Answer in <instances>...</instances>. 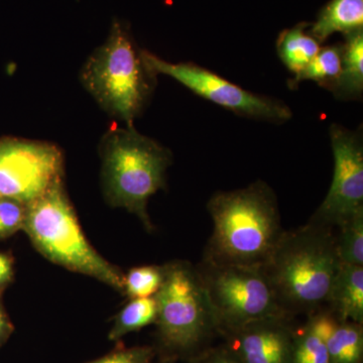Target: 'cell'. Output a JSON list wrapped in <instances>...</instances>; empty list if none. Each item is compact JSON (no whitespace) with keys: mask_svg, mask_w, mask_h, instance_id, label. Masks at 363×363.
<instances>
[{"mask_svg":"<svg viewBox=\"0 0 363 363\" xmlns=\"http://www.w3.org/2000/svg\"><path fill=\"white\" fill-rule=\"evenodd\" d=\"M26 212L25 203L0 197V238H9L23 229Z\"/></svg>","mask_w":363,"mask_h":363,"instance_id":"7402d4cb","label":"cell"},{"mask_svg":"<svg viewBox=\"0 0 363 363\" xmlns=\"http://www.w3.org/2000/svg\"><path fill=\"white\" fill-rule=\"evenodd\" d=\"M23 230L35 247L54 264L85 274L123 292L124 274L87 240L63 180L26 204Z\"/></svg>","mask_w":363,"mask_h":363,"instance_id":"277c9868","label":"cell"},{"mask_svg":"<svg viewBox=\"0 0 363 363\" xmlns=\"http://www.w3.org/2000/svg\"><path fill=\"white\" fill-rule=\"evenodd\" d=\"M156 78L143 63L128 28L114 18L108 38L86 61L81 81L107 113L133 126Z\"/></svg>","mask_w":363,"mask_h":363,"instance_id":"5b68a950","label":"cell"},{"mask_svg":"<svg viewBox=\"0 0 363 363\" xmlns=\"http://www.w3.org/2000/svg\"><path fill=\"white\" fill-rule=\"evenodd\" d=\"M306 23L284 30L279 35L277 50L279 59L291 73L298 75L320 51V43L306 32Z\"/></svg>","mask_w":363,"mask_h":363,"instance_id":"2e32d148","label":"cell"},{"mask_svg":"<svg viewBox=\"0 0 363 363\" xmlns=\"http://www.w3.org/2000/svg\"><path fill=\"white\" fill-rule=\"evenodd\" d=\"M336 247L342 264L363 267V212L337 226Z\"/></svg>","mask_w":363,"mask_h":363,"instance_id":"ffe728a7","label":"cell"},{"mask_svg":"<svg viewBox=\"0 0 363 363\" xmlns=\"http://www.w3.org/2000/svg\"><path fill=\"white\" fill-rule=\"evenodd\" d=\"M337 320L328 308L308 316L304 326L296 332L292 363H329L326 339Z\"/></svg>","mask_w":363,"mask_h":363,"instance_id":"4fadbf2b","label":"cell"},{"mask_svg":"<svg viewBox=\"0 0 363 363\" xmlns=\"http://www.w3.org/2000/svg\"><path fill=\"white\" fill-rule=\"evenodd\" d=\"M13 259L6 253L0 252V293L13 281Z\"/></svg>","mask_w":363,"mask_h":363,"instance_id":"d4e9b609","label":"cell"},{"mask_svg":"<svg viewBox=\"0 0 363 363\" xmlns=\"http://www.w3.org/2000/svg\"><path fill=\"white\" fill-rule=\"evenodd\" d=\"M207 210L213 231L203 260L212 264L262 267L285 233L277 196L264 181L214 193Z\"/></svg>","mask_w":363,"mask_h":363,"instance_id":"6da1fadb","label":"cell"},{"mask_svg":"<svg viewBox=\"0 0 363 363\" xmlns=\"http://www.w3.org/2000/svg\"><path fill=\"white\" fill-rule=\"evenodd\" d=\"M330 140L334 173L326 197L310 220L337 227L363 212V142L362 130L333 123Z\"/></svg>","mask_w":363,"mask_h":363,"instance_id":"30bf717a","label":"cell"},{"mask_svg":"<svg viewBox=\"0 0 363 363\" xmlns=\"http://www.w3.org/2000/svg\"><path fill=\"white\" fill-rule=\"evenodd\" d=\"M326 347L329 363H363V324L338 319Z\"/></svg>","mask_w":363,"mask_h":363,"instance_id":"e0dca14e","label":"cell"},{"mask_svg":"<svg viewBox=\"0 0 363 363\" xmlns=\"http://www.w3.org/2000/svg\"><path fill=\"white\" fill-rule=\"evenodd\" d=\"M345 37L340 76L331 91L339 99H359L363 91V30Z\"/></svg>","mask_w":363,"mask_h":363,"instance_id":"9a60e30c","label":"cell"},{"mask_svg":"<svg viewBox=\"0 0 363 363\" xmlns=\"http://www.w3.org/2000/svg\"><path fill=\"white\" fill-rule=\"evenodd\" d=\"M64 157L52 143L0 140V197L28 204L63 180Z\"/></svg>","mask_w":363,"mask_h":363,"instance_id":"9c48e42d","label":"cell"},{"mask_svg":"<svg viewBox=\"0 0 363 363\" xmlns=\"http://www.w3.org/2000/svg\"><path fill=\"white\" fill-rule=\"evenodd\" d=\"M193 363H242L240 358L234 354L233 351L225 348V350H217L209 351L202 357L196 358Z\"/></svg>","mask_w":363,"mask_h":363,"instance_id":"cb8c5ba5","label":"cell"},{"mask_svg":"<svg viewBox=\"0 0 363 363\" xmlns=\"http://www.w3.org/2000/svg\"><path fill=\"white\" fill-rule=\"evenodd\" d=\"M341 264L334 227L310 220L285 230L262 269L286 316H310L326 307Z\"/></svg>","mask_w":363,"mask_h":363,"instance_id":"7a4b0ae2","label":"cell"},{"mask_svg":"<svg viewBox=\"0 0 363 363\" xmlns=\"http://www.w3.org/2000/svg\"><path fill=\"white\" fill-rule=\"evenodd\" d=\"M154 350L150 347H133L114 351L89 363H150Z\"/></svg>","mask_w":363,"mask_h":363,"instance_id":"603a6c76","label":"cell"},{"mask_svg":"<svg viewBox=\"0 0 363 363\" xmlns=\"http://www.w3.org/2000/svg\"><path fill=\"white\" fill-rule=\"evenodd\" d=\"M291 317L278 316L245 325L228 335L242 363H292L296 331Z\"/></svg>","mask_w":363,"mask_h":363,"instance_id":"8fae6325","label":"cell"},{"mask_svg":"<svg viewBox=\"0 0 363 363\" xmlns=\"http://www.w3.org/2000/svg\"><path fill=\"white\" fill-rule=\"evenodd\" d=\"M164 278L162 266L135 267L124 274L123 293L130 298L154 297Z\"/></svg>","mask_w":363,"mask_h":363,"instance_id":"44dd1931","label":"cell"},{"mask_svg":"<svg viewBox=\"0 0 363 363\" xmlns=\"http://www.w3.org/2000/svg\"><path fill=\"white\" fill-rule=\"evenodd\" d=\"M197 269L221 333L230 335L252 322L286 316L262 267L217 264L202 259Z\"/></svg>","mask_w":363,"mask_h":363,"instance_id":"52a82bcc","label":"cell"},{"mask_svg":"<svg viewBox=\"0 0 363 363\" xmlns=\"http://www.w3.org/2000/svg\"><path fill=\"white\" fill-rule=\"evenodd\" d=\"M362 28L363 0H331L318 16L309 33L322 43L334 33L347 35Z\"/></svg>","mask_w":363,"mask_h":363,"instance_id":"5bb4252c","label":"cell"},{"mask_svg":"<svg viewBox=\"0 0 363 363\" xmlns=\"http://www.w3.org/2000/svg\"><path fill=\"white\" fill-rule=\"evenodd\" d=\"M143 63L152 76L175 79L189 90L240 116L286 123L292 118L290 107L281 101L245 90L213 72L193 63H169L147 51H142Z\"/></svg>","mask_w":363,"mask_h":363,"instance_id":"ba28073f","label":"cell"},{"mask_svg":"<svg viewBox=\"0 0 363 363\" xmlns=\"http://www.w3.org/2000/svg\"><path fill=\"white\" fill-rule=\"evenodd\" d=\"M326 307L341 321L363 324V267L341 264Z\"/></svg>","mask_w":363,"mask_h":363,"instance_id":"7c38bea8","label":"cell"},{"mask_svg":"<svg viewBox=\"0 0 363 363\" xmlns=\"http://www.w3.org/2000/svg\"><path fill=\"white\" fill-rule=\"evenodd\" d=\"M13 332V325L0 303V348L9 340Z\"/></svg>","mask_w":363,"mask_h":363,"instance_id":"484cf974","label":"cell"},{"mask_svg":"<svg viewBox=\"0 0 363 363\" xmlns=\"http://www.w3.org/2000/svg\"><path fill=\"white\" fill-rule=\"evenodd\" d=\"M342 64V45H333L321 48L316 56L305 67L304 70L290 81L295 88L303 81H315L321 87L331 90L340 76Z\"/></svg>","mask_w":363,"mask_h":363,"instance_id":"ac0fdd59","label":"cell"},{"mask_svg":"<svg viewBox=\"0 0 363 363\" xmlns=\"http://www.w3.org/2000/svg\"><path fill=\"white\" fill-rule=\"evenodd\" d=\"M157 303L154 297L131 298L128 305L116 315L108 334L111 341H117L131 332L156 323Z\"/></svg>","mask_w":363,"mask_h":363,"instance_id":"d6986e66","label":"cell"},{"mask_svg":"<svg viewBox=\"0 0 363 363\" xmlns=\"http://www.w3.org/2000/svg\"><path fill=\"white\" fill-rule=\"evenodd\" d=\"M102 185L107 202L136 215L150 231L147 202L166 186L172 152L133 126L108 131L100 143Z\"/></svg>","mask_w":363,"mask_h":363,"instance_id":"3957f363","label":"cell"},{"mask_svg":"<svg viewBox=\"0 0 363 363\" xmlns=\"http://www.w3.org/2000/svg\"><path fill=\"white\" fill-rule=\"evenodd\" d=\"M162 269V285L154 296L160 340L175 354H191L219 332L213 308L197 267L175 260Z\"/></svg>","mask_w":363,"mask_h":363,"instance_id":"8992f818","label":"cell"}]
</instances>
